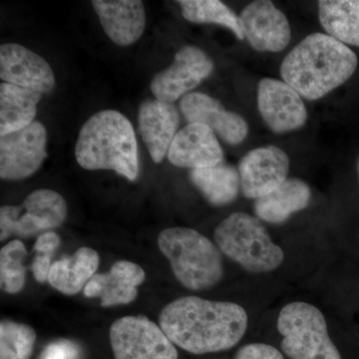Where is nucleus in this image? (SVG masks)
<instances>
[{
  "label": "nucleus",
  "instance_id": "nucleus-1",
  "mask_svg": "<svg viewBox=\"0 0 359 359\" xmlns=\"http://www.w3.org/2000/svg\"><path fill=\"white\" fill-rule=\"evenodd\" d=\"M159 323L175 346L190 353L205 354L235 346L247 330L248 314L233 302L191 295L167 304Z\"/></svg>",
  "mask_w": 359,
  "mask_h": 359
},
{
  "label": "nucleus",
  "instance_id": "nucleus-2",
  "mask_svg": "<svg viewBox=\"0 0 359 359\" xmlns=\"http://www.w3.org/2000/svg\"><path fill=\"white\" fill-rule=\"evenodd\" d=\"M358 65V56L347 45L325 33H313L283 58L280 76L299 95L314 101L346 83Z\"/></svg>",
  "mask_w": 359,
  "mask_h": 359
},
{
  "label": "nucleus",
  "instance_id": "nucleus-3",
  "mask_svg": "<svg viewBox=\"0 0 359 359\" xmlns=\"http://www.w3.org/2000/svg\"><path fill=\"white\" fill-rule=\"evenodd\" d=\"M75 157L86 170H111L129 181L139 175V152L133 125L116 110H102L80 130Z\"/></svg>",
  "mask_w": 359,
  "mask_h": 359
},
{
  "label": "nucleus",
  "instance_id": "nucleus-4",
  "mask_svg": "<svg viewBox=\"0 0 359 359\" xmlns=\"http://www.w3.org/2000/svg\"><path fill=\"white\" fill-rule=\"evenodd\" d=\"M158 245L177 280L187 289L208 290L223 278L219 248L199 231L183 226L166 229L161 231Z\"/></svg>",
  "mask_w": 359,
  "mask_h": 359
},
{
  "label": "nucleus",
  "instance_id": "nucleus-5",
  "mask_svg": "<svg viewBox=\"0 0 359 359\" xmlns=\"http://www.w3.org/2000/svg\"><path fill=\"white\" fill-rule=\"evenodd\" d=\"M217 247L231 261L252 273L275 271L285 259L259 219L245 212L230 215L214 231Z\"/></svg>",
  "mask_w": 359,
  "mask_h": 359
},
{
  "label": "nucleus",
  "instance_id": "nucleus-6",
  "mask_svg": "<svg viewBox=\"0 0 359 359\" xmlns=\"http://www.w3.org/2000/svg\"><path fill=\"white\" fill-rule=\"evenodd\" d=\"M278 330L283 351L290 359H341L328 334L325 316L313 304H287L278 316Z\"/></svg>",
  "mask_w": 359,
  "mask_h": 359
},
{
  "label": "nucleus",
  "instance_id": "nucleus-7",
  "mask_svg": "<svg viewBox=\"0 0 359 359\" xmlns=\"http://www.w3.org/2000/svg\"><path fill=\"white\" fill-rule=\"evenodd\" d=\"M115 359H178L173 342L146 316H124L110 328Z\"/></svg>",
  "mask_w": 359,
  "mask_h": 359
},
{
  "label": "nucleus",
  "instance_id": "nucleus-8",
  "mask_svg": "<svg viewBox=\"0 0 359 359\" xmlns=\"http://www.w3.org/2000/svg\"><path fill=\"white\" fill-rule=\"evenodd\" d=\"M214 62L199 47L185 45L173 63L153 77L150 89L155 99L163 102H176L199 86L214 71Z\"/></svg>",
  "mask_w": 359,
  "mask_h": 359
},
{
  "label": "nucleus",
  "instance_id": "nucleus-9",
  "mask_svg": "<svg viewBox=\"0 0 359 359\" xmlns=\"http://www.w3.org/2000/svg\"><path fill=\"white\" fill-rule=\"evenodd\" d=\"M47 132L34 121L0 138V178L18 181L39 171L46 159Z\"/></svg>",
  "mask_w": 359,
  "mask_h": 359
},
{
  "label": "nucleus",
  "instance_id": "nucleus-10",
  "mask_svg": "<svg viewBox=\"0 0 359 359\" xmlns=\"http://www.w3.org/2000/svg\"><path fill=\"white\" fill-rule=\"evenodd\" d=\"M257 108L264 123L276 134L295 131L308 121V110L302 96L275 78H264L257 85Z\"/></svg>",
  "mask_w": 359,
  "mask_h": 359
},
{
  "label": "nucleus",
  "instance_id": "nucleus-11",
  "mask_svg": "<svg viewBox=\"0 0 359 359\" xmlns=\"http://www.w3.org/2000/svg\"><path fill=\"white\" fill-rule=\"evenodd\" d=\"M289 156L276 146L250 150L238 163L241 191L248 199H259L273 192L287 181Z\"/></svg>",
  "mask_w": 359,
  "mask_h": 359
},
{
  "label": "nucleus",
  "instance_id": "nucleus-12",
  "mask_svg": "<svg viewBox=\"0 0 359 359\" xmlns=\"http://www.w3.org/2000/svg\"><path fill=\"white\" fill-rule=\"evenodd\" d=\"M245 39L259 52H280L292 39L287 16L269 0L250 2L240 16Z\"/></svg>",
  "mask_w": 359,
  "mask_h": 359
},
{
  "label": "nucleus",
  "instance_id": "nucleus-13",
  "mask_svg": "<svg viewBox=\"0 0 359 359\" xmlns=\"http://www.w3.org/2000/svg\"><path fill=\"white\" fill-rule=\"evenodd\" d=\"M180 110L189 124L205 125L230 145H238L249 134L245 118L226 110L223 104L207 94L191 92L181 99Z\"/></svg>",
  "mask_w": 359,
  "mask_h": 359
},
{
  "label": "nucleus",
  "instance_id": "nucleus-14",
  "mask_svg": "<svg viewBox=\"0 0 359 359\" xmlns=\"http://www.w3.org/2000/svg\"><path fill=\"white\" fill-rule=\"evenodd\" d=\"M0 78L6 83L49 93L56 84L53 70L39 54L20 44L0 47Z\"/></svg>",
  "mask_w": 359,
  "mask_h": 359
},
{
  "label": "nucleus",
  "instance_id": "nucleus-15",
  "mask_svg": "<svg viewBox=\"0 0 359 359\" xmlns=\"http://www.w3.org/2000/svg\"><path fill=\"white\" fill-rule=\"evenodd\" d=\"M174 166L202 169L224 162V152L217 135L205 125L190 123L178 131L168 152Z\"/></svg>",
  "mask_w": 359,
  "mask_h": 359
},
{
  "label": "nucleus",
  "instance_id": "nucleus-16",
  "mask_svg": "<svg viewBox=\"0 0 359 359\" xmlns=\"http://www.w3.org/2000/svg\"><path fill=\"white\" fill-rule=\"evenodd\" d=\"M180 114L176 106L158 99H147L138 111V127L151 158L159 164L168 155L178 133Z\"/></svg>",
  "mask_w": 359,
  "mask_h": 359
},
{
  "label": "nucleus",
  "instance_id": "nucleus-17",
  "mask_svg": "<svg viewBox=\"0 0 359 359\" xmlns=\"http://www.w3.org/2000/svg\"><path fill=\"white\" fill-rule=\"evenodd\" d=\"M104 32L115 44L129 46L141 39L146 26V11L139 0H94Z\"/></svg>",
  "mask_w": 359,
  "mask_h": 359
},
{
  "label": "nucleus",
  "instance_id": "nucleus-18",
  "mask_svg": "<svg viewBox=\"0 0 359 359\" xmlns=\"http://www.w3.org/2000/svg\"><path fill=\"white\" fill-rule=\"evenodd\" d=\"M146 278L144 269L128 261L116 262L109 273H96L84 287L86 297H100L103 308L128 304L138 295Z\"/></svg>",
  "mask_w": 359,
  "mask_h": 359
},
{
  "label": "nucleus",
  "instance_id": "nucleus-19",
  "mask_svg": "<svg viewBox=\"0 0 359 359\" xmlns=\"http://www.w3.org/2000/svg\"><path fill=\"white\" fill-rule=\"evenodd\" d=\"M311 190L301 179H287L273 192L259 198L254 205L257 218L269 224L285 223L294 212L309 205Z\"/></svg>",
  "mask_w": 359,
  "mask_h": 359
},
{
  "label": "nucleus",
  "instance_id": "nucleus-20",
  "mask_svg": "<svg viewBox=\"0 0 359 359\" xmlns=\"http://www.w3.org/2000/svg\"><path fill=\"white\" fill-rule=\"evenodd\" d=\"M100 264L98 252L91 248H80L72 257L52 264L48 283L61 294L74 295L86 287L96 275Z\"/></svg>",
  "mask_w": 359,
  "mask_h": 359
},
{
  "label": "nucleus",
  "instance_id": "nucleus-21",
  "mask_svg": "<svg viewBox=\"0 0 359 359\" xmlns=\"http://www.w3.org/2000/svg\"><path fill=\"white\" fill-rule=\"evenodd\" d=\"M42 94L2 82L0 84V135L4 136L34 122Z\"/></svg>",
  "mask_w": 359,
  "mask_h": 359
},
{
  "label": "nucleus",
  "instance_id": "nucleus-22",
  "mask_svg": "<svg viewBox=\"0 0 359 359\" xmlns=\"http://www.w3.org/2000/svg\"><path fill=\"white\" fill-rule=\"evenodd\" d=\"M189 177L205 199L217 207L231 204L240 193L238 170L224 162L216 166L191 170Z\"/></svg>",
  "mask_w": 359,
  "mask_h": 359
},
{
  "label": "nucleus",
  "instance_id": "nucleus-23",
  "mask_svg": "<svg viewBox=\"0 0 359 359\" xmlns=\"http://www.w3.org/2000/svg\"><path fill=\"white\" fill-rule=\"evenodd\" d=\"M318 18L328 35L359 47V0H321Z\"/></svg>",
  "mask_w": 359,
  "mask_h": 359
},
{
  "label": "nucleus",
  "instance_id": "nucleus-24",
  "mask_svg": "<svg viewBox=\"0 0 359 359\" xmlns=\"http://www.w3.org/2000/svg\"><path fill=\"white\" fill-rule=\"evenodd\" d=\"M178 4L186 20L200 25L224 26L238 40L245 39L240 18L224 2L219 0H181Z\"/></svg>",
  "mask_w": 359,
  "mask_h": 359
},
{
  "label": "nucleus",
  "instance_id": "nucleus-25",
  "mask_svg": "<svg viewBox=\"0 0 359 359\" xmlns=\"http://www.w3.org/2000/svg\"><path fill=\"white\" fill-rule=\"evenodd\" d=\"M21 207L44 223L48 231L60 226L67 217L65 198L49 189H39L29 194Z\"/></svg>",
  "mask_w": 359,
  "mask_h": 359
},
{
  "label": "nucleus",
  "instance_id": "nucleus-26",
  "mask_svg": "<svg viewBox=\"0 0 359 359\" xmlns=\"http://www.w3.org/2000/svg\"><path fill=\"white\" fill-rule=\"evenodd\" d=\"M36 332L29 325L13 320L0 323V359H30Z\"/></svg>",
  "mask_w": 359,
  "mask_h": 359
},
{
  "label": "nucleus",
  "instance_id": "nucleus-27",
  "mask_svg": "<svg viewBox=\"0 0 359 359\" xmlns=\"http://www.w3.org/2000/svg\"><path fill=\"white\" fill-rule=\"evenodd\" d=\"M25 245L20 240L11 241L0 250V287L7 294H18L25 287Z\"/></svg>",
  "mask_w": 359,
  "mask_h": 359
},
{
  "label": "nucleus",
  "instance_id": "nucleus-28",
  "mask_svg": "<svg viewBox=\"0 0 359 359\" xmlns=\"http://www.w3.org/2000/svg\"><path fill=\"white\" fill-rule=\"evenodd\" d=\"M81 351L76 342L58 339L45 346L39 359H79Z\"/></svg>",
  "mask_w": 359,
  "mask_h": 359
},
{
  "label": "nucleus",
  "instance_id": "nucleus-29",
  "mask_svg": "<svg viewBox=\"0 0 359 359\" xmlns=\"http://www.w3.org/2000/svg\"><path fill=\"white\" fill-rule=\"evenodd\" d=\"M235 359H285L280 351L264 344H250L241 347Z\"/></svg>",
  "mask_w": 359,
  "mask_h": 359
},
{
  "label": "nucleus",
  "instance_id": "nucleus-30",
  "mask_svg": "<svg viewBox=\"0 0 359 359\" xmlns=\"http://www.w3.org/2000/svg\"><path fill=\"white\" fill-rule=\"evenodd\" d=\"M60 244V237L57 233H53V231H46L37 238L34 245V250L37 254L50 255L53 257Z\"/></svg>",
  "mask_w": 359,
  "mask_h": 359
},
{
  "label": "nucleus",
  "instance_id": "nucleus-31",
  "mask_svg": "<svg viewBox=\"0 0 359 359\" xmlns=\"http://www.w3.org/2000/svg\"><path fill=\"white\" fill-rule=\"evenodd\" d=\"M50 255L37 254L33 261L32 269L35 280L39 283L48 282L52 266Z\"/></svg>",
  "mask_w": 359,
  "mask_h": 359
},
{
  "label": "nucleus",
  "instance_id": "nucleus-32",
  "mask_svg": "<svg viewBox=\"0 0 359 359\" xmlns=\"http://www.w3.org/2000/svg\"><path fill=\"white\" fill-rule=\"evenodd\" d=\"M356 167H358V178H359V156L358 158V164H356Z\"/></svg>",
  "mask_w": 359,
  "mask_h": 359
}]
</instances>
